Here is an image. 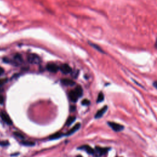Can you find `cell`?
Here are the masks:
<instances>
[{
    "instance_id": "cell-22",
    "label": "cell",
    "mask_w": 157,
    "mask_h": 157,
    "mask_svg": "<svg viewBox=\"0 0 157 157\" xmlns=\"http://www.w3.org/2000/svg\"><path fill=\"white\" fill-rule=\"evenodd\" d=\"M4 100V97L2 96V95H1V94H0V104H3Z\"/></svg>"
},
{
    "instance_id": "cell-6",
    "label": "cell",
    "mask_w": 157,
    "mask_h": 157,
    "mask_svg": "<svg viewBox=\"0 0 157 157\" xmlns=\"http://www.w3.org/2000/svg\"><path fill=\"white\" fill-rule=\"evenodd\" d=\"M60 69L62 71V73L65 74H68L71 73L72 72V69H71V67L67 64H63V65H62L61 66Z\"/></svg>"
},
{
    "instance_id": "cell-19",
    "label": "cell",
    "mask_w": 157,
    "mask_h": 157,
    "mask_svg": "<svg viewBox=\"0 0 157 157\" xmlns=\"http://www.w3.org/2000/svg\"><path fill=\"white\" fill-rule=\"evenodd\" d=\"M14 135L17 137L19 139H24V136L22 135L21 133H18V132H14Z\"/></svg>"
},
{
    "instance_id": "cell-7",
    "label": "cell",
    "mask_w": 157,
    "mask_h": 157,
    "mask_svg": "<svg viewBox=\"0 0 157 157\" xmlns=\"http://www.w3.org/2000/svg\"><path fill=\"white\" fill-rule=\"evenodd\" d=\"M69 98L70 100L72 101L73 103H76L78 99L79 98L78 94L74 90H72L69 93Z\"/></svg>"
},
{
    "instance_id": "cell-1",
    "label": "cell",
    "mask_w": 157,
    "mask_h": 157,
    "mask_svg": "<svg viewBox=\"0 0 157 157\" xmlns=\"http://www.w3.org/2000/svg\"><path fill=\"white\" fill-rule=\"evenodd\" d=\"M28 60L29 63L31 64H34V65H38L41 63V58L37 55L34 54V53H31L28 56Z\"/></svg>"
},
{
    "instance_id": "cell-23",
    "label": "cell",
    "mask_w": 157,
    "mask_h": 157,
    "mask_svg": "<svg viewBox=\"0 0 157 157\" xmlns=\"http://www.w3.org/2000/svg\"><path fill=\"white\" fill-rule=\"evenodd\" d=\"M6 82V79H1L0 80V85H3Z\"/></svg>"
},
{
    "instance_id": "cell-27",
    "label": "cell",
    "mask_w": 157,
    "mask_h": 157,
    "mask_svg": "<svg viewBox=\"0 0 157 157\" xmlns=\"http://www.w3.org/2000/svg\"><path fill=\"white\" fill-rule=\"evenodd\" d=\"M77 157H82V156H80V155H78V156H77Z\"/></svg>"
},
{
    "instance_id": "cell-14",
    "label": "cell",
    "mask_w": 157,
    "mask_h": 157,
    "mask_svg": "<svg viewBox=\"0 0 157 157\" xmlns=\"http://www.w3.org/2000/svg\"><path fill=\"white\" fill-rule=\"evenodd\" d=\"M62 136H63V135L61 133H56L51 135L49 137V139H59Z\"/></svg>"
},
{
    "instance_id": "cell-3",
    "label": "cell",
    "mask_w": 157,
    "mask_h": 157,
    "mask_svg": "<svg viewBox=\"0 0 157 157\" xmlns=\"http://www.w3.org/2000/svg\"><path fill=\"white\" fill-rule=\"evenodd\" d=\"M109 150L108 148H101L99 147H96L94 150V155L96 157H100L106 154Z\"/></svg>"
},
{
    "instance_id": "cell-8",
    "label": "cell",
    "mask_w": 157,
    "mask_h": 157,
    "mask_svg": "<svg viewBox=\"0 0 157 157\" xmlns=\"http://www.w3.org/2000/svg\"><path fill=\"white\" fill-rule=\"evenodd\" d=\"M107 110H108V106H105L103 108H102L100 110L98 111L97 112V113H96L95 116H94L95 118H99L101 117H103V115L105 113V112H106Z\"/></svg>"
},
{
    "instance_id": "cell-21",
    "label": "cell",
    "mask_w": 157,
    "mask_h": 157,
    "mask_svg": "<svg viewBox=\"0 0 157 157\" xmlns=\"http://www.w3.org/2000/svg\"><path fill=\"white\" fill-rule=\"evenodd\" d=\"M9 145L8 141H1L0 142V145L1 146H7Z\"/></svg>"
},
{
    "instance_id": "cell-2",
    "label": "cell",
    "mask_w": 157,
    "mask_h": 157,
    "mask_svg": "<svg viewBox=\"0 0 157 157\" xmlns=\"http://www.w3.org/2000/svg\"><path fill=\"white\" fill-rule=\"evenodd\" d=\"M108 124L111 126V128L115 132H120L122 131L124 129V126L120 124L115 123V122H108Z\"/></svg>"
},
{
    "instance_id": "cell-5",
    "label": "cell",
    "mask_w": 157,
    "mask_h": 157,
    "mask_svg": "<svg viewBox=\"0 0 157 157\" xmlns=\"http://www.w3.org/2000/svg\"><path fill=\"white\" fill-rule=\"evenodd\" d=\"M59 67L56 64L53 63H50L47 64V69L49 72H57L59 69Z\"/></svg>"
},
{
    "instance_id": "cell-25",
    "label": "cell",
    "mask_w": 157,
    "mask_h": 157,
    "mask_svg": "<svg viewBox=\"0 0 157 157\" xmlns=\"http://www.w3.org/2000/svg\"><path fill=\"white\" fill-rule=\"evenodd\" d=\"M154 86L155 87L156 89H157V80H156V81H155L154 82Z\"/></svg>"
},
{
    "instance_id": "cell-15",
    "label": "cell",
    "mask_w": 157,
    "mask_h": 157,
    "mask_svg": "<svg viewBox=\"0 0 157 157\" xmlns=\"http://www.w3.org/2000/svg\"><path fill=\"white\" fill-rule=\"evenodd\" d=\"M75 91L77 93V94H78L79 97H81L83 94V90H82V88L80 86V85H78V86L76 87V88L75 89Z\"/></svg>"
},
{
    "instance_id": "cell-26",
    "label": "cell",
    "mask_w": 157,
    "mask_h": 157,
    "mask_svg": "<svg viewBox=\"0 0 157 157\" xmlns=\"http://www.w3.org/2000/svg\"><path fill=\"white\" fill-rule=\"evenodd\" d=\"M155 48H157V39L156 42H155Z\"/></svg>"
},
{
    "instance_id": "cell-16",
    "label": "cell",
    "mask_w": 157,
    "mask_h": 157,
    "mask_svg": "<svg viewBox=\"0 0 157 157\" xmlns=\"http://www.w3.org/2000/svg\"><path fill=\"white\" fill-rule=\"evenodd\" d=\"M104 99V94L102 92H100L98 94V99H97V103H101V102L103 101Z\"/></svg>"
},
{
    "instance_id": "cell-4",
    "label": "cell",
    "mask_w": 157,
    "mask_h": 157,
    "mask_svg": "<svg viewBox=\"0 0 157 157\" xmlns=\"http://www.w3.org/2000/svg\"><path fill=\"white\" fill-rule=\"evenodd\" d=\"M0 117L2 118V120L5 122V123H7V125H12V121L11 120V118L9 117V116L6 113L4 112H1L0 113Z\"/></svg>"
},
{
    "instance_id": "cell-12",
    "label": "cell",
    "mask_w": 157,
    "mask_h": 157,
    "mask_svg": "<svg viewBox=\"0 0 157 157\" xmlns=\"http://www.w3.org/2000/svg\"><path fill=\"white\" fill-rule=\"evenodd\" d=\"M80 123H77V124H76V125L74 126L73 128H71V130H70L67 133L66 135H72V134H73L74 133L76 132V131H77V130H78L80 128Z\"/></svg>"
},
{
    "instance_id": "cell-11",
    "label": "cell",
    "mask_w": 157,
    "mask_h": 157,
    "mask_svg": "<svg viewBox=\"0 0 157 157\" xmlns=\"http://www.w3.org/2000/svg\"><path fill=\"white\" fill-rule=\"evenodd\" d=\"M62 83L66 86H73L75 85V82L73 80L69 79H64L62 80Z\"/></svg>"
},
{
    "instance_id": "cell-13",
    "label": "cell",
    "mask_w": 157,
    "mask_h": 157,
    "mask_svg": "<svg viewBox=\"0 0 157 157\" xmlns=\"http://www.w3.org/2000/svg\"><path fill=\"white\" fill-rule=\"evenodd\" d=\"M75 120H76V117L75 116H71V117H69L67 118L66 125L67 126L71 125V124H72V123H74Z\"/></svg>"
},
{
    "instance_id": "cell-17",
    "label": "cell",
    "mask_w": 157,
    "mask_h": 157,
    "mask_svg": "<svg viewBox=\"0 0 157 157\" xmlns=\"http://www.w3.org/2000/svg\"><path fill=\"white\" fill-rule=\"evenodd\" d=\"M22 144L24 145H26V146H33L34 145V142L31 141H22Z\"/></svg>"
},
{
    "instance_id": "cell-24",
    "label": "cell",
    "mask_w": 157,
    "mask_h": 157,
    "mask_svg": "<svg viewBox=\"0 0 157 157\" xmlns=\"http://www.w3.org/2000/svg\"><path fill=\"white\" fill-rule=\"evenodd\" d=\"M4 73V69L1 67H0V76L2 74Z\"/></svg>"
},
{
    "instance_id": "cell-18",
    "label": "cell",
    "mask_w": 157,
    "mask_h": 157,
    "mask_svg": "<svg viewBox=\"0 0 157 157\" xmlns=\"http://www.w3.org/2000/svg\"><path fill=\"white\" fill-rule=\"evenodd\" d=\"M90 44L91 45V46L93 47V48H95V49H96L97 50L99 51V52H102V53H104V51H103V50H102L101 48H100V47L98 46V45H96V44H93V43H90Z\"/></svg>"
},
{
    "instance_id": "cell-10",
    "label": "cell",
    "mask_w": 157,
    "mask_h": 157,
    "mask_svg": "<svg viewBox=\"0 0 157 157\" xmlns=\"http://www.w3.org/2000/svg\"><path fill=\"white\" fill-rule=\"evenodd\" d=\"M23 62V59L22 58L21 55L19 54H16V55H14V60L12 62V63L14 64V65H20V64L22 63Z\"/></svg>"
},
{
    "instance_id": "cell-20",
    "label": "cell",
    "mask_w": 157,
    "mask_h": 157,
    "mask_svg": "<svg viewBox=\"0 0 157 157\" xmlns=\"http://www.w3.org/2000/svg\"><path fill=\"white\" fill-rule=\"evenodd\" d=\"M90 103V101L88 100V99H84V100L82 101V104L83 105H85V106L89 105Z\"/></svg>"
},
{
    "instance_id": "cell-9",
    "label": "cell",
    "mask_w": 157,
    "mask_h": 157,
    "mask_svg": "<svg viewBox=\"0 0 157 157\" xmlns=\"http://www.w3.org/2000/svg\"><path fill=\"white\" fill-rule=\"evenodd\" d=\"M80 149H83V150H85V151H86L89 154L94 155V149H92L91 147L89 146V145H83V146L80 147Z\"/></svg>"
}]
</instances>
